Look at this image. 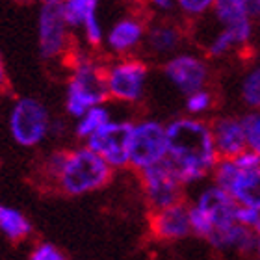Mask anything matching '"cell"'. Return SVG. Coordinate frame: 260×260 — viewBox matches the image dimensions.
Instances as JSON below:
<instances>
[{"instance_id": "1", "label": "cell", "mask_w": 260, "mask_h": 260, "mask_svg": "<svg viewBox=\"0 0 260 260\" xmlns=\"http://www.w3.org/2000/svg\"><path fill=\"white\" fill-rule=\"evenodd\" d=\"M168 160L173 164L182 186L201 180L219 162L208 123L197 117H179L166 126Z\"/></svg>"}, {"instance_id": "2", "label": "cell", "mask_w": 260, "mask_h": 260, "mask_svg": "<svg viewBox=\"0 0 260 260\" xmlns=\"http://www.w3.org/2000/svg\"><path fill=\"white\" fill-rule=\"evenodd\" d=\"M71 76L65 91V110L71 117L80 119L87 110L101 106L108 101L104 67L106 65L89 52L69 54Z\"/></svg>"}, {"instance_id": "3", "label": "cell", "mask_w": 260, "mask_h": 260, "mask_svg": "<svg viewBox=\"0 0 260 260\" xmlns=\"http://www.w3.org/2000/svg\"><path fill=\"white\" fill-rule=\"evenodd\" d=\"M112 171L114 169L91 149L80 147L67 151L63 169L54 186L63 195L76 197L104 188L112 180Z\"/></svg>"}, {"instance_id": "4", "label": "cell", "mask_w": 260, "mask_h": 260, "mask_svg": "<svg viewBox=\"0 0 260 260\" xmlns=\"http://www.w3.org/2000/svg\"><path fill=\"white\" fill-rule=\"evenodd\" d=\"M104 78H106L108 99L126 104L140 103L145 95L149 67L145 61L136 56L117 58L115 61L106 63Z\"/></svg>"}, {"instance_id": "5", "label": "cell", "mask_w": 260, "mask_h": 260, "mask_svg": "<svg viewBox=\"0 0 260 260\" xmlns=\"http://www.w3.org/2000/svg\"><path fill=\"white\" fill-rule=\"evenodd\" d=\"M49 110L41 101L34 97L19 99L10 114L11 138L21 147H36L47 138L50 132Z\"/></svg>"}, {"instance_id": "6", "label": "cell", "mask_w": 260, "mask_h": 260, "mask_svg": "<svg viewBox=\"0 0 260 260\" xmlns=\"http://www.w3.org/2000/svg\"><path fill=\"white\" fill-rule=\"evenodd\" d=\"M140 177L143 191H145V199L152 212L166 210V208H171L180 203L182 182L168 156L154 166L141 169Z\"/></svg>"}, {"instance_id": "7", "label": "cell", "mask_w": 260, "mask_h": 260, "mask_svg": "<svg viewBox=\"0 0 260 260\" xmlns=\"http://www.w3.org/2000/svg\"><path fill=\"white\" fill-rule=\"evenodd\" d=\"M134 123L110 121L86 140V147L103 158L112 169L130 166V138Z\"/></svg>"}, {"instance_id": "8", "label": "cell", "mask_w": 260, "mask_h": 260, "mask_svg": "<svg viewBox=\"0 0 260 260\" xmlns=\"http://www.w3.org/2000/svg\"><path fill=\"white\" fill-rule=\"evenodd\" d=\"M168 156V134L160 121L143 119L134 123L130 138V166L138 171L154 166Z\"/></svg>"}, {"instance_id": "9", "label": "cell", "mask_w": 260, "mask_h": 260, "mask_svg": "<svg viewBox=\"0 0 260 260\" xmlns=\"http://www.w3.org/2000/svg\"><path fill=\"white\" fill-rule=\"evenodd\" d=\"M69 30L61 6H41L38 15V47L47 61L71 54Z\"/></svg>"}, {"instance_id": "10", "label": "cell", "mask_w": 260, "mask_h": 260, "mask_svg": "<svg viewBox=\"0 0 260 260\" xmlns=\"http://www.w3.org/2000/svg\"><path fill=\"white\" fill-rule=\"evenodd\" d=\"M164 76L173 84L180 93L190 95L205 89L210 78V67L195 52H177L164 63Z\"/></svg>"}, {"instance_id": "11", "label": "cell", "mask_w": 260, "mask_h": 260, "mask_svg": "<svg viewBox=\"0 0 260 260\" xmlns=\"http://www.w3.org/2000/svg\"><path fill=\"white\" fill-rule=\"evenodd\" d=\"M212 15L219 30H227L236 38L240 49L249 47L255 36V15L247 8L245 0H214Z\"/></svg>"}, {"instance_id": "12", "label": "cell", "mask_w": 260, "mask_h": 260, "mask_svg": "<svg viewBox=\"0 0 260 260\" xmlns=\"http://www.w3.org/2000/svg\"><path fill=\"white\" fill-rule=\"evenodd\" d=\"M197 208H199L212 225V234L229 231L236 225V212H238V203L221 188L212 186L205 190L197 199ZM210 234V236H212ZM208 236V238H210ZM206 238V240H208Z\"/></svg>"}, {"instance_id": "13", "label": "cell", "mask_w": 260, "mask_h": 260, "mask_svg": "<svg viewBox=\"0 0 260 260\" xmlns=\"http://www.w3.org/2000/svg\"><path fill=\"white\" fill-rule=\"evenodd\" d=\"M147 22L138 15L121 17L108 28L104 45L112 54L126 58L132 56L134 50H138L145 41Z\"/></svg>"}, {"instance_id": "14", "label": "cell", "mask_w": 260, "mask_h": 260, "mask_svg": "<svg viewBox=\"0 0 260 260\" xmlns=\"http://www.w3.org/2000/svg\"><path fill=\"white\" fill-rule=\"evenodd\" d=\"M149 231L156 240L173 242L186 238L191 233L190 227V208L182 203L166 208L160 212H152L149 217Z\"/></svg>"}, {"instance_id": "15", "label": "cell", "mask_w": 260, "mask_h": 260, "mask_svg": "<svg viewBox=\"0 0 260 260\" xmlns=\"http://www.w3.org/2000/svg\"><path fill=\"white\" fill-rule=\"evenodd\" d=\"M210 128L219 158H236L244 151H247V140H245L242 117L223 115L212 123Z\"/></svg>"}, {"instance_id": "16", "label": "cell", "mask_w": 260, "mask_h": 260, "mask_svg": "<svg viewBox=\"0 0 260 260\" xmlns=\"http://www.w3.org/2000/svg\"><path fill=\"white\" fill-rule=\"evenodd\" d=\"M182 41H184V30L175 21L162 19V21H156L152 24H147L143 43L151 54L171 58L179 52Z\"/></svg>"}, {"instance_id": "17", "label": "cell", "mask_w": 260, "mask_h": 260, "mask_svg": "<svg viewBox=\"0 0 260 260\" xmlns=\"http://www.w3.org/2000/svg\"><path fill=\"white\" fill-rule=\"evenodd\" d=\"M227 193L240 206L260 210V168L242 169L238 166V171L234 175L233 184L229 186Z\"/></svg>"}, {"instance_id": "18", "label": "cell", "mask_w": 260, "mask_h": 260, "mask_svg": "<svg viewBox=\"0 0 260 260\" xmlns=\"http://www.w3.org/2000/svg\"><path fill=\"white\" fill-rule=\"evenodd\" d=\"M0 233L10 242H22L32 233V225L21 212L0 205Z\"/></svg>"}, {"instance_id": "19", "label": "cell", "mask_w": 260, "mask_h": 260, "mask_svg": "<svg viewBox=\"0 0 260 260\" xmlns=\"http://www.w3.org/2000/svg\"><path fill=\"white\" fill-rule=\"evenodd\" d=\"M101 0H63L61 10H63L65 22L71 30H80L82 24L97 15Z\"/></svg>"}, {"instance_id": "20", "label": "cell", "mask_w": 260, "mask_h": 260, "mask_svg": "<svg viewBox=\"0 0 260 260\" xmlns=\"http://www.w3.org/2000/svg\"><path fill=\"white\" fill-rule=\"evenodd\" d=\"M110 121H112L110 119V112L104 104L95 106V108H91V110H87L86 114L78 119V123H76V126H75L76 138H80V140H87L89 136H93L99 128H103L106 123H110Z\"/></svg>"}, {"instance_id": "21", "label": "cell", "mask_w": 260, "mask_h": 260, "mask_svg": "<svg viewBox=\"0 0 260 260\" xmlns=\"http://www.w3.org/2000/svg\"><path fill=\"white\" fill-rule=\"evenodd\" d=\"M240 45L233 34L227 30H219L217 28L214 36L205 43V52L208 58H223V56L231 54L233 50H238Z\"/></svg>"}, {"instance_id": "22", "label": "cell", "mask_w": 260, "mask_h": 260, "mask_svg": "<svg viewBox=\"0 0 260 260\" xmlns=\"http://www.w3.org/2000/svg\"><path fill=\"white\" fill-rule=\"evenodd\" d=\"M240 93H242V101L249 108L260 112V63H256L245 73L242 86H240Z\"/></svg>"}, {"instance_id": "23", "label": "cell", "mask_w": 260, "mask_h": 260, "mask_svg": "<svg viewBox=\"0 0 260 260\" xmlns=\"http://www.w3.org/2000/svg\"><path fill=\"white\" fill-rule=\"evenodd\" d=\"M82 38L86 41V45L89 49H101L104 45V38H106V32H104V26L99 15L87 19L84 24H82Z\"/></svg>"}, {"instance_id": "24", "label": "cell", "mask_w": 260, "mask_h": 260, "mask_svg": "<svg viewBox=\"0 0 260 260\" xmlns=\"http://www.w3.org/2000/svg\"><path fill=\"white\" fill-rule=\"evenodd\" d=\"M245 130V140H247V149L260 156V112H249L242 117Z\"/></svg>"}, {"instance_id": "25", "label": "cell", "mask_w": 260, "mask_h": 260, "mask_svg": "<svg viewBox=\"0 0 260 260\" xmlns=\"http://www.w3.org/2000/svg\"><path fill=\"white\" fill-rule=\"evenodd\" d=\"M214 104V97L208 89H199V91H193L190 95H186V110L188 114L191 115H201L208 112Z\"/></svg>"}, {"instance_id": "26", "label": "cell", "mask_w": 260, "mask_h": 260, "mask_svg": "<svg viewBox=\"0 0 260 260\" xmlns=\"http://www.w3.org/2000/svg\"><path fill=\"white\" fill-rule=\"evenodd\" d=\"M177 10L188 19H201L212 11L214 0H175Z\"/></svg>"}, {"instance_id": "27", "label": "cell", "mask_w": 260, "mask_h": 260, "mask_svg": "<svg viewBox=\"0 0 260 260\" xmlns=\"http://www.w3.org/2000/svg\"><path fill=\"white\" fill-rule=\"evenodd\" d=\"M190 227H191V233H195L197 236H201V238L205 240L212 234V225L208 221V217L197 206H191L190 208Z\"/></svg>"}, {"instance_id": "28", "label": "cell", "mask_w": 260, "mask_h": 260, "mask_svg": "<svg viewBox=\"0 0 260 260\" xmlns=\"http://www.w3.org/2000/svg\"><path fill=\"white\" fill-rule=\"evenodd\" d=\"M30 260H67L58 247L52 244H39L36 249L30 253Z\"/></svg>"}, {"instance_id": "29", "label": "cell", "mask_w": 260, "mask_h": 260, "mask_svg": "<svg viewBox=\"0 0 260 260\" xmlns=\"http://www.w3.org/2000/svg\"><path fill=\"white\" fill-rule=\"evenodd\" d=\"M236 223L242 225V227L253 229L260 223V210L255 208H247V206H238V212H236Z\"/></svg>"}, {"instance_id": "30", "label": "cell", "mask_w": 260, "mask_h": 260, "mask_svg": "<svg viewBox=\"0 0 260 260\" xmlns=\"http://www.w3.org/2000/svg\"><path fill=\"white\" fill-rule=\"evenodd\" d=\"M145 2L149 4L151 10H154L156 13H162V15H169L177 8L175 0H145Z\"/></svg>"}, {"instance_id": "31", "label": "cell", "mask_w": 260, "mask_h": 260, "mask_svg": "<svg viewBox=\"0 0 260 260\" xmlns=\"http://www.w3.org/2000/svg\"><path fill=\"white\" fill-rule=\"evenodd\" d=\"M245 4H247V8H249L251 13L255 17L260 13V0H245Z\"/></svg>"}, {"instance_id": "32", "label": "cell", "mask_w": 260, "mask_h": 260, "mask_svg": "<svg viewBox=\"0 0 260 260\" xmlns=\"http://www.w3.org/2000/svg\"><path fill=\"white\" fill-rule=\"evenodd\" d=\"M6 84V69H4V63H2V56H0V87Z\"/></svg>"}, {"instance_id": "33", "label": "cell", "mask_w": 260, "mask_h": 260, "mask_svg": "<svg viewBox=\"0 0 260 260\" xmlns=\"http://www.w3.org/2000/svg\"><path fill=\"white\" fill-rule=\"evenodd\" d=\"M41 6H61L63 4V0H39Z\"/></svg>"}, {"instance_id": "34", "label": "cell", "mask_w": 260, "mask_h": 260, "mask_svg": "<svg viewBox=\"0 0 260 260\" xmlns=\"http://www.w3.org/2000/svg\"><path fill=\"white\" fill-rule=\"evenodd\" d=\"M256 249H258V255H260V236L256 238Z\"/></svg>"}, {"instance_id": "35", "label": "cell", "mask_w": 260, "mask_h": 260, "mask_svg": "<svg viewBox=\"0 0 260 260\" xmlns=\"http://www.w3.org/2000/svg\"><path fill=\"white\" fill-rule=\"evenodd\" d=\"M255 233H256V234H258V236H260V223H258V225H256V227H255Z\"/></svg>"}, {"instance_id": "36", "label": "cell", "mask_w": 260, "mask_h": 260, "mask_svg": "<svg viewBox=\"0 0 260 260\" xmlns=\"http://www.w3.org/2000/svg\"><path fill=\"white\" fill-rule=\"evenodd\" d=\"M256 17H258V28H260V13H258V15H256Z\"/></svg>"}]
</instances>
